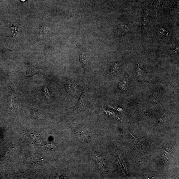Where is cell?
<instances>
[{
    "instance_id": "52a82bcc",
    "label": "cell",
    "mask_w": 179,
    "mask_h": 179,
    "mask_svg": "<svg viewBox=\"0 0 179 179\" xmlns=\"http://www.w3.org/2000/svg\"><path fill=\"white\" fill-rule=\"evenodd\" d=\"M120 65L119 64L115 63L113 66L111 67L110 70V73L111 75H114L118 72L120 69Z\"/></svg>"
},
{
    "instance_id": "9c48e42d",
    "label": "cell",
    "mask_w": 179,
    "mask_h": 179,
    "mask_svg": "<svg viewBox=\"0 0 179 179\" xmlns=\"http://www.w3.org/2000/svg\"><path fill=\"white\" fill-rule=\"evenodd\" d=\"M93 157H94V159H95L96 161L97 164H98V166L101 169H103L104 167V163L103 161L102 160L101 157H98L95 154H93Z\"/></svg>"
},
{
    "instance_id": "7a4b0ae2",
    "label": "cell",
    "mask_w": 179,
    "mask_h": 179,
    "mask_svg": "<svg viewBox=\"0 0 179 179\" xmlns=\"http://www.w3.org/2000/svg\"><path fill=\"white\" fill-rule=\"evenodd\" d=\"M174 147L171 144H168L165 146L164 150L163 156L166 161L170 159L174 153Z\"/></svg>"
},
{
    "instance_id": "6da1fadb",
    "label": "cell",
    "mask_w": 179,
    "mask_h": 179,
    "mask_svg": "<svg viewBox=\"0 0 179 179\" xmlns=\"http://www.w3.org/2000/svg\"><path fill=\"white\" fill-rule=\"evenodd\" d=\"M131 134L133 137L134 146L137 151L140 152H144L148 149L150 146L151 143L147 137L136 138L131 133Z\"/></svg>"
},
{
    "instance_id": "277c9868",
    "label": "cell",
    "mask_w": 179,
    "mask_h": 179,
    "mask_svg": "<svg viewBox=\"0 0 179 179\" xmlns=\"http://www.w3.org/2000/svg\"><path fill=\"white\" fill-rule=\"evenodd\" d=\"M67 90L70 94H73L76 91V87L73 82L69 81L66 83Z\"/></svg>"
},
{
    "instance_id": "3957f363",
    "label": "cell",
    "mask_w": 179,
    "mask_h": 179,
    "mask_svg": "<svg viewBox=\"0 0 179 179\" xmlns=\"http://www.w3.org/2000/svg\"><path fill=\"white\" fill-rule=\"evenodd\" d=\"M84 90V91L81 96L80 99H79L77 104L74 107L70 108V109H77V108H82L83 107L85 103L86 92V89L85 88V89Z\"/></svg>"
},
{
    "instance_id": "8992f818",
    "label": "cell",
    "mask_w": 179,
    "mask_h": 179,
    "mask_svg": "<svg viewBox=\"0 0 179 179\" xmlns=\"http://www.w3.org/2000/svg\"><path fill=\"white\" fill-rule=\"evenodd\" d=\"M169 115L168 113L166 111H165L162 113L158 119V123H164L168 119Z\"/></svg>"
},
{
    "instance_id": "5b68a950",
    "label": "cell",
    "mask_w": 179,
    "mask_h": 179,
    "mask_svg": "<svg viewBox=\"0 0 179 179\" xmlns=\"http://www.w3.org/2000/svg\"><path fill=\"white\" fill-rule=\"evenodd\" d=\"M79 60L84 70L86 66L87 55L85 52L81 51L79 55Z\"/></svg>"
},
{
    "instance_id": "8fae6325",
    "label": "cell",
    "mask_w": 179,
    "mask_h": 179,
    "mask_svg": "<svg viewBox=\"0 0 179 179\" xmlns=\"http://www.w3.org/2000/svg\"><path fill=\"white\" fill-rule=\"evenodd\" d=\"M41 113L37 110H33V115L34 117L36 118H41Z\"/></svg>"
},
{
    "instance_id": "ba28073f",
    "label": "cell",
    "mask_w": 179,
    "mask_h": 179,
    "mask_svg": "<svg viewBox=\"0 0 179 179\" xmlns=\"http://www.w3.org/2000/svg\"><path fill=\"white\" fill-rule=\"evenodd\" d=\"M128 83L127 79L126 78H124L120 82L119 85V88L123 90L127 91Z\"/></svg>"
},
{
    "instance_id": "7c38bea8",
    "label": "cell",
    "mask_w": 179,
    "mask_h": 179,
    "mask_svg": "<svg viewBox=\"0 0 179 179\" xmlns=\"http://www.w3.org/2000/svg\"><path fill=\"white\" fill-rule=\"evenodd\" d=\"M43 89L44 94L46 95V98L48 99H50V98H51V96H50V93L48 89L46 87H44L43 88Z\"/></svg>"
},
{
    "instance_id": "30bf717a",
    "label": "cell",
    "mask_w": 179,
    "mask_h": 179,
    "mask_svg": "<svg viewBox=\"0 0 179 179\" xmlns=\"http://www.w3.org/2000/svg\"><path fill=\"white\" fill-rule=\"evenodd\" d=\"M136 73L137 77L140 78H141L143 76L144 73V71L140 69L139 66L138 64H137L136 69Z\"/></svg>"
},
{
    "instance_id": "4fadbf2b",
    "label": "cell",
    "mask_w": 179,
    "mask_h": 179,
    "mask_svg": "<svg viewBox=\"0 0 179 179\" xmlns=\"http://www.w3.org/2000/svg\"><path fill=\"white\" fill-rule=\"evenodd\" d=\"M105 112L108 115L113 116V117H114L115 115V113L114 112L109 111L108 110H105Z\"/></svg>"
},
{
    "instance_id": "5bb4252c",
    "label": "cell",
    "mask_w": 179,
    "mask_h": 179,
    "mask_svg": "<svg viewBox=\"0 0 179 179\" xmlns=\"http://www.w3.org/2000/svg\"><path fill=\"white\" fill-rule=\"evenodd\" d=\"M26 1V0H21V1H22V2H24L25 1Z\"/></svg>"
}]
</instances>
